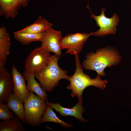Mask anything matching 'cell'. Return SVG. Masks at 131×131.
Returning <instances> with one entry per match:
<instances>
[{
    "instance_id": "9",
    "label": "cell",
    "mask_w": 131,
    "mask_h": 131,
    "mask_svg": "<svg viewBox=\"0 0 131 131\" xmlns=\"http://www.w3.org/2000/svg\"><path fill=\"white\" fill-rule=\"evenodd\" d=\"M11 74L13 83L14 94L24 103L30 93L27 90L25 84V77L17 71L14 65L12 67Z\"/></svg>"
},
{
    "instance_id": "19",
    "label": "cell",
    "mask_w": 131,
    "mask_h": 131,
    "mask_svg": "<svg viewBox=\"0 0 131 131\" xmlns=\"http://www.w3.org/2000/svg\"><path fill=\"white\" fill-rule=\"evenodd\" d=\"M47 104V107L41 121V124L46 122H51L59 124L65 127L70 128L73 126L71 124L67 123L61 120L49 106L48 101Z\"/></svg>"
},
{
    "instance_id": "11",
    "label": "cell",
    "mask_w": 131,
    "mask_h": 131,
    "mask_svg": "<svg viewBox=\"0 0 131 131\" xmlns=\"http://www.w3.org/2000/svg\"><path fill=\"white\" fill-rule=\"evenodd\" d=\"M13 87L12 74L6 68H0V103H6L13 93Z\"/></svg>"
},
{
    "instance_id": "17",
    "label": "cell",
    "mask_w": 131,
    "mask_h": 131,
    "mask_svg": "<svg viewBox=\"0 0 131 131\" xmlns=\"http://www.w3.org/2000/svg\"><path fill=\"white\" fill-rule=\"evenodd\" d=\"M21 120L15 115L13 118L0 122V131H25Z\"/></svg>"
},
{
    "instance_id": "3",
    "label": "cell",
    "mask_w": 131,
    "mask_h": 131,
    "mask_svg": "<svg viewBox=\"0 0 131 131\" xmlns=\"http://www.w3.org/2000/svg\"><path fill=\"white\" fill-rule=\"evenodd\" d=\"M60 56L56 54L52 55L49 64L41 71L34 73L35 77L45 92H50L58 86L59 80L62 79L68 80L70 76L68 71L63 70L58 65Z\"/></svg>"
},
{
    "instance_id": "8",
    "label": "cell",
    "mask_w": 131,
    "mask_h": 131,
    "mask_svg": "<svg viewBox=\"0 0 131 131\" xmlns=\"http://www.w3.org/2000/svg\"><path fill=\"white\" fill-rule=\"evenodd\" d=\"M62 37L60 31L55 30L51 27L44 32L40 41L41 47L49 52H53L60 56L62 53L60 47L59 41Z\"/></svg>"
},
{
    "instance_id": "20",
    "label": "cell",
    "mask_w": 131,
    "mask_h": 131,
    "mask_svg": "<svg viewBox=\"0 0 131 131\" xmlns=\"http://www.w3.org/2000/svg\"><path fill=\"white\" fill-rule=\"evenodd\" d=\"M7 104L0 103V119L3 121L13 118L15 116Z\"/></svg>"
},
{
    "instance_id": "6",
    "label": "cell",
    "mask_w": 131,
    "mask_h": 131,
    "mask_svg": "<svg viewBox=\"0 0 131 131\" xmlns=\"http://www.w3.org/2000/svg\"><path fill=\"white\" fill-rule=\"evenodd\" d=\"M89 9L92 13L90 17L94 19L96 25L99 27V29L97 31L90 33L91 36L102 37L109 34H115L116 28L119 21L118 17L116 14H113L111 18L106 17L105 14L106 8H103L101 9V14L99 15L96 16Z\"/></svg>"
},
{
    "instance_id": "14",
    "label": "cell",
    "mask_w": 131,
    "mask_h": 131,
    "mask_svg": "<svg viewBox=\"0 0 131 131\" xmlns=\"http://www.w3.org/2000/svg\"><path fill=\"white\" fill-rule=\"evenodd\" d=\"M23 74L27 82L26 87L28 90L34 92L42 99L48 100V95L35 80L34 73L25 70Z\"/></svg>"
},
{
    "instance_id": "7",
    "label": "cell",
    "mask_w": 131,
    "mask_h": 131,
    "mask_svg": "<svg viewBox=\"0 0 131 131\" xmlns=\"http://www.w3.org/2000/svg\"><path fill=\"white\" fill-rule=\"evenodd\" d=\"M90 34L78 33L68 34L60 39L61 50L67 49L66 53L75 55L82 51L83 46Z\"/></svg>"
},
{
    "instance_id": "4",
    "label": "cell",
    "mask_w": 131,
    "mask_h": 131,
    "mask_svg": "<svg viewBox=\"0 0 131 131\" xmlns=\"http://www.w3.org/2000/svg\"><path fill=\"white\" fill-rule=\"evenodd\" d=\"M47 101L42 99L30 91L29 97L24 103V122L32 127L40 125L47 107Z\"/></svg>"
},
{
    "instance_id": "15",
    "label": "cell",
    "mask_w": 131,
    "mask_h": 131,
    "mask_svg": "<svg viewBox=\"0 0 131 131\" xmlns=\"http://www.w3.org/2000/svg\"><path fill=\"white\" fill-rule=\"evenodd\" d=\"M53 25L52 23H49L45 18L39 16L34 23L18 31L21 33L34 34L42 33L46 32Z\"/></svg>"
},
{
    "instance_id": "12",
    "label": "cell",
    "mask_w": 131,
    "mask_h": 131,
    "mask_svg": "<svg viewBox=\"0 0 131 131\" xmlns=\"http://www.w3.org/2000/svg\"><path fill=\"white\" fill-rule=\"evenodd\" d=\"M48 103L50 107L58 112L62 116H71L75 117L80 122H86L88 121L83 117L82 115V114L85 112V110L82 105V102L78 101L76 104L70 108L62 106L59 102L54 103L48 101Z\"/></svg>"
},
{
    "instance_id": "2",
    "label": "cell",
    "mask_w": 131,
    "mask_h": 131,
    "mask_svg": "<svg viewBox=\"0 0 131 131\" xmlns=\"http://www.w3.org/2000/svg\"><path fill=\"white\" fill-rule=\"evenodd\" d=\"M75 56L76 70L73 75L70 76L68 80L70 83L67 86V88L72 90L71 95L72 97H77L79 101L82 103V93L85 89L89 86H93L104 90L107 82L106 80H102L101 76L98 74L96 78L93 79L91 78L83 72L79 54L75 55Z\"/></svg>"
},
{
    "instance_id": "1",
    "label": "cell",
    "mask_w": 131,
    "mask_h": 131,
    "mask_svg": "<svg viewBox=\"0 0 131 131\" xmlns=\"http://www.w3.org/2000/svg\"><path fill=\"white\" fill-rule=\"evenodd\" d=\"M85 57L82 67L85 70L95 71L103 76L106 75L104 70L106 68L118 65L121 58L117 49L111 46L97 50L95 53L90 52Z\"/></svg>"
},
{
    "instance_id": "16",
    "label": "cell",
    "mask_w": 131,
    "mask_h": 131,
    "mask_svg": "<svg viewBox=\"0 0 131 131\" xmlns=\"http://www.w3.org/2000/svg\"><path fill=\"white\" fill-rule=\"evenodd\" d=\"M6 103L9 108L13 111L15 115L17 116L24 122L25 111L23 102L14 93H12L8 99Z\"/></svg>"
},
{
    "instance_id": "10",
    "label": "cell",
    "mask_w": 131,
    "mask_h": 131,
    "mask_svg": "<svg viewBox=\"0 0 131 131\" xmlns=\"http://www.w3.org/2000/svg\"><path fill=\"white\" fill-rule=\"evenodd\" d=\"M31 0H0V15L5 18L15 17L22 7L27 6Z\"/></svg>"
},
{
    "instance_id": "13",
    "label": "cell",
    "mask_w": 131,
    "mask_h": 131,
    "mask_svg": "<svg viewBox=\"0 0 131 131\" xmlns=\"http://www.w3.org/2000/svg\"><path fill=\"white\" fill-rule=\"evenodd\" d=\"M10 42L9 34L4 26L0 28V68L4 67L9 54Z\"/></svg>"
},
{
    "instance_id": "18",
    "label": "cell",
    "mask_w": 131,
    "mask_h": 131,
    "mask_svg": "<svg viewBox=\"0 0 131 131\" xmlns=\"http://www.w3.org/2000/svg\"><path fill=\"white\" fill-rule=\"evenodd\" d=\"M43 33L34 34L21 33L18 31L13 32L15 38L22 44L28 45L33 41H40Z\"/></svg>"
},
{
    "instance_id": "5",
    "label": "cell",
    "mask_w": 131,
    "mask_h": 131,
    "mask_svg": "<svg viewBox=\"0 0 131 131\" xmlns=\"http://www.w3.org/2000/svg\"><path fill=\"white\" fill-rule=\"evenodd\" d=\"M52 56L41 47L35 48L25 60V70L34 73L41 71L49 64Z\"/></svg>"
}]
</instances>
